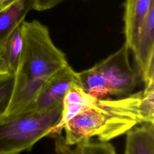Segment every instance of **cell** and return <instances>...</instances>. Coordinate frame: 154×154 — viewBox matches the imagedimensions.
I'll list each match as a JSON object with an SVG mask.
<instances>
[{
  "mask_svg": "<svg viewBox=\"0 0 154 154\" xmlns=\"http://www.w3.org/2000/svg\"><path fill=\"white\" fill-rule=\"evenodd\" d=\"M154 3L140 29L136 42L130 50L144 85L154 82Z\"/></svg>",
  "mask_w": 154,
  "mask_h": 154,
  "instance_id": "5",
  "label": "cell"
},
{
  "mask_svg": "<svg viewBox=\"0 0 154 154\" xmlns=\"http://www.w3.org/2000/svg\"><path fill=\"white\" fill-rule=\"evenodd\" d=\"M75 82H78V72L68 64L46 81L23 112L42 111L62 102L65 94Z\"/></svg>",
  "mask_w": 154,
  "mask_h": 154,
  "instance_id": "6",
  "label": "cell"
},
{
  "mask_svg": "<svg viewBox=\"0 0 154 154\" xmlns=\"http://www.w3.org/2000/svg\"><path fill=\"white\" fill-rule=\"evenodd\" d=\"M14 74L0 77V116L4 113L10 102L14 87Z\"/></svg>",
  "mask_w": 154,
  "mask_h": 154,
  "instance_id": "12",
  "label": "cell"
},
{
  "mask_svg": "<svg viewBox=\"0 0 154 154\" xmlns=\"http://www.w3.org/2000/svg\"><path fill=\"white\" fill-rule=\"evenodd\" d=\"M74 146L72 148L66 145L62 138L58 139L57 151L61 154H117L114 147L108 141L93 140L90 138Z\"/></svg>",
  "mask_w": 154,
  "mask_h": 154,
  "instance_id": "10",
  "label": "cell"
},
{
  "mask_svg": "<svg viewBox=\"0 0 154 154\" xmlns=\"http://www.w3.org/2000/svg\"><path fill=\"white\" fill-rule=\"evenodd\" d=\"M62 102L42 111L22 112L0 118V154L30 150L60 120Z\"/></svg>",
  "mask_w": 154,
  "mask_h": 154,
  "instance_id": "4",
  "label": "cell"
},
{
  "mask_svg": "<svg viewBox=\"0 0 154 154\" xmlns=\"http://www.w3.org/2000/svg\"><path fill=\"white\" fill-rule=\"evenodd\" d=\"M153 95L152 83L124 97L97 99L64 125L63 143L71 146L93 137L109 141L140 124L154 122Z\"/></svg>",
  "mask_w": 154,
  "mask_h": 154,
  "instance_id": "1",
  "label": "cell"
},
{
  "mask_svg": "<svg viewBox=\"0 0 154 154\" xmlns=\"http://www.w3.org/2000/svg\"><path fill=\"white\" fill-rule=\"evenodd\" d=\"M23 48L20 25L7 38L1 48L5 60L11 71L15 75L19 67Z\"/></svg>",
  "mask_w": 154,
  "mask_h": 154,
  "instance_id": "11",
  "label": "cell"
},
{
  "mask_svg": "<svg viewBox=\"0 0 154 154\" xmlns=\"http://www.w3.org/2000/svg\"><path fill=\"white\" fill-rule=\"evenodd\" d=\"M11 74H13V73L11 72L5 60L2 52L0 49V77L5 76Z\"/></svg>",
  "mask_w": 154,
  "mask_h": 154,
  "instance_id": "14",
  "label": "cell"
},
{
  "mask_svg": "<svg viewBox=\"0 0 154 154\" xmlns=\"http://www.w3.org/2000/svg\"><path fill=\"white\" fill-rule=\"evenodd\" d=\"M126 135L124 154H154V122L137 125Z\"/></svg>",
  "mask_w": 154,
  "mask_h": 154,
  "instance_id": "9",
  "label": "cell"
},
{
  "mask_svg": "<svg viewBox=\"0 0 154 154\" xmlns=\"http://www.w3.org/2000/svg\"><path fill=\"white\" fill-rule=\"evenodd\" d=\"M23 48L19 69L14 75L12 94L2 114L5 117L23 112L46 81L68 64L64 53L51 39L48 27L36 19L20 24Z\"/></svg>",
  "mask_w": 154,
  "mask_h": 154,
  "instance_id": "2",
  "label": "cell"
},
{
  "mask_svg": "<svg viewBox=\"0 0 154 154\" xmlns=\"http://www.w3.org/2000/svg\"><path fill=\"white\" fill-rule=\"evenodd\" d=\"M154 0H125L123 13V34L129 50L134 45L140 29Z\"/></svg>",
  "mask_w": 154,
  "mask_h": 154,
  "instance_id": "7",
  "label": "cell"
},
{
  "mask_svg": "<svg viewBox=\"0 0 154 154\" xmlns=\"http://www.w3.org/2000/svg\"><path fill=\"white\" fill-rule=\"evenodd\" d=\"M15 0H0V7L6 6Z\"/></svg>",
  "mask_w": 154,
  "mask_h": 154,
  "instance_id": "15",
  "label": "cell"
},
{
  "mask_svg": "<svg viewBox=\"0 0 154 154\" xmlns=\"http://www.w3.org/2000/svg\"><path fill=\"white\" fill-rule=\"evenodd\" d=\"M32 9V0H15L0 7V49Z\"/></svg>",
  "mask_w": 154,
  "mask_h": 154,
  "instance_id": "8",
  "label": "cell"
},
{
  "mask_svg": "<svg viewBox=\"0 0 154 154\" xmlns=\"http://www.w3.org/2000/svg\"><path fill=\"white\" fill-rule=\"evenodd\" d=\"M129 49L124 44L115 52L92 67L78 72V83L89 95L96 99L129 95L141 80L137 69L132 67Z\"/></svg>",
  "mask_w": 154,
  "mask_h": 154,
  "instance_id": "3",
  "label": "cell"
},
{
  "mask_svg": "<svg viewBox=\"0 0 154 154\" xmlns=\"http://www.w3.org/2000/svg\"><path fill=\"white\" fill-rule=\"evenodd\" d=\"M64 0H32V9L45 11L51 9L60 4Z\"/></svg>",
  "mask_w": 154,
  "mask_h": 154,
  "instance_id": "13",
  "label": "cell"
}]
</instances>
